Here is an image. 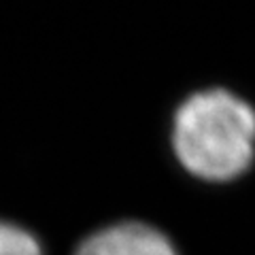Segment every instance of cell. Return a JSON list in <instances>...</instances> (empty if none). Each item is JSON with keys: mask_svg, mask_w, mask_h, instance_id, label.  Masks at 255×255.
<instances>
[{"mask_svg": "<svg viewBox=\"0 0 255 255\" xmlns=\"http://www.w3.org/2000/svg\"><path fill=\"white\" fill-rule=\"evenodd\" d=\"M0 255H43V249L28 230L0 221Z\"/></svg>", "mask_w": 255, "mask_h": 255, "instance_id": "3957f363", "label": "cell"}, {"mask_svg": "<svg viewBox=\"0 0 255 255\" xmlns=\"http://www.w3.org/2000/svg\"><path fill=\"white\" fill-rule=\"evenodd\" d=\"M75 255H177V251L153 226L124 221L87 236Z\"/></svg>", "mask_w": 255, "mask_h": 255, "instance_id": "7a4b0ae2", "label": "cell"}, {"mask_svg": "<svg viewBox=\"0 0 255 255\" xmlns=\"http://www.w3.org/2000/svg\"><path fill=\"white\" fill-rule=\"evenodd\" d=\"M172 147L181 166L194 177L236 179L255 155V111L226 90L198 92L174 113Z\"/></svg>", "mask_w": 255, "mask_h": 255, "instance_id": "6da1fadb", "label": "cell"}]
</instances>
